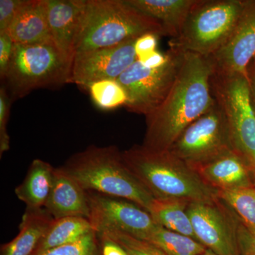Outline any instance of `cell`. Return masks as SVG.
Instances as JSON below:
<instances>
[{
  "label": "cell",
  "instance_id": "1",
  "mask_svg": "<svg viewBox=\"0 0 255 255\" xmlns=\"http://www.w3.org/2000/svg\"><path fill=\"white\" fill-rule=\"evenodd\" d=\"M214 65L210 57L184 53L173 86L162 104L146 116L142 145L167 151L194 121L216 105L211 88Z\"/></svg>",
  "mask_w": 255,
  "mask_h": 255
},
{
  "label": "cell",
  "instance_id": "2",
  "mask_svg": "<svg viewBox=\"0 0 255 255\" xmlns=\"http://www.w3.org/2000/svg\"><path fill=\"white\" fill-rule=\"evenodd\" d=\"M122 157L128 168L155 199L189 203L218 199V191L169 150L158 152L134 145L122 152Z\"/></svg>",
  "mask_w": 255,
  "mask_h": 255
},
{
  "label": "cell",
  "instance_id": "3",
  "mask_svg": "<svg viewBox=\"0 0 255 255\" xmlns=\"http://www.w3.org/2000/svg\"><path fill=\"white\" fill-rule=\"evenodd\" d=\"M62 167L86 191L122 198L147 212L155 199L128 168L116 146H90Z\"/></svg>",
  "mask_w": 255,
  "mask_h": 255
},
{
  "label": "cell",
  "instance_id": "4",
  "mask_svg": "<svg viewBox=\"0 0 255 255\" xmlns=\"http://www.w3.org/2000/svg\"><path fill=\"white\" fill-rule=\"evenodd\" d=\"M146 33L167 36L160 23L125 0H87L75 53L112 48Z\"/></svg>",
  "mask_w": 255,
  "mask_h": 255
},
{
  "label": "cell",
  "instance_id": "5",
  "mask_svg": "<svg viewBox=\"0 0 255 255\" xmlns=\"http://www.w3.org/2000/svg\"><path fill=\"white\" fill-rule=\"evenodd\" d=\"M73 60L61 53L54 42L15 44L3 85L11 100L41 88H58L70 83Z\"/></svg>",
  "mask_w": 255,
  "mask_h": 255
},
{
  "label": "cell",
  "instance_id": "6",
  "mask_svg": "<svg viewBox=\"0 0 255 255\" xmlns=\"http://www.w3.org/2000/svg\"><path fill=\"white\" fill-rule=\"evenodd\" d=\"M244 0H197L170 49L210 57L227 42L237 24Z\"/></svg>",
  "mask_w": 255,
  "mask_h": 255
},
{
  "label": "cell",
  "instance_id": "7",
  "mask_svg": "<svg viewBox=\"0 0 255 255\" xmlns=\"http://www.w3.org/2000/svg\"><path fill=\"white\" fill-rule=\"evenodd\" d=\"M211 88L227 122L235 152L255 174V112L248 78L239 74L214 70Z\"/></svg>",
  "mask_w": 255,
  "mask_h": 255
},
{
  "label": "cell",
  "instance_id": "8",
  "mask_svg": "<svg viewBox=\"0 0 255 255\" xmlns=\"http://www.w3.org/2000/svg\"><path fill=\"white\" fill-rule=\"evenodd\" d=\"M167 55V62L159 68H147L136 60L117 79L127 92L128 111L146 117L165 100L182 66L184 53L169 48Z\"/></svg>",
  "mask_w": 255,
  "mask_h": 255
},
{
  "label": "cell",
  "instance_id": "9",
  "mask_svg": "<svg viewBox=\"0 0 255 255\" xmlns=\"http://www.w3.org/2000/svg\"><path fill=\"white\" fill-rule=\"evenodd\" d=\"M168 150L192 168L235 151L227 122L216 102L182 132Z\"/></svg>",
  "mask_w": 255,
  "mask_h": 255
},
{
  "label": "cell",
  "instance_id": "10",
  "mask_svg": "<svg viewBox=\"0 0 255 255\" xmlns=\"http://www.w3.org/2000/svg\"><path fill=\"white\" fill-rule=\"evenodd\" d=\"M88 221L97 233L119 231L147 241L158 225L146 210L122 198L87 191Z\"/></svg>",
  "mask_w": 255,
  "mask_h": 255
},
{
  "label": "cell",
  "instance_id": "11",
  "mask_svg": "<svg viewBox=\"0 0 255 255\" xmlns=\"http://www.w3.org/2000/svg\"><path fill=\"white\" fill-rule=\"evenodd\" d=\"M187 211L196 241L217 255H241L236 216L219 199L189 203Z\"/></svg>",
  "mask_w": 255,
  "mask_h": 255
},
{
  "label": "cell",
  "instance_id": "12",
  "mask_svg": "<svg viewBox=\"0 0 255 255\" xmlns=\"http://www.w3.org/2000/svg\"><path fill=\"white\" fill-rule=\"evenodd\" d=\"M135 40L112 48L75 53L70 83L86 89L99 80H117L137 60Z\"/></svg>",
  "mask_w": 255,
  "mask_h": 255
},
{
  "label": "cell",
  "instance_id": "13",
  "mask_svg": "<svg viewBox=\"0 0 255 255\" xmlns=\"http://www.w3.org/2000/svg\"><path fill=\"white\" fill-rule=\"evenodd\" d=\"M255 58V0H244V6L227 42L210 56L214 70L239 74L248 78V69Z\"/></svg>",
  "mask_w": 255,
  "mask_h": 255
},
{
  "label": "cell",
  "instance_id": "14",
  "mask_svg": "<svg viewBox=\"0 0 255 255\" xmlns=\"http://www.w3.org/2000/svg\"><path fill=\"white\" fill-rule=\"evenodd\" d=\"M47 17L55 46L73 60L87 0H46Z\"/></svg>",
  "mask_w": 255,
  "mask_h": 255
},
{
  "label": "cell",
  "instance_id": "15",
  "mask_svg": "<svg viewBox=\"0 0 255 255\" xmlns=\"http://www.w3.org/2000/svg\"><path fill=\"white\" fill-rule=\"evenodd\" d=\"M206 184L216 191L255 187V174L235 151L193 168Z\"/></svg>",
  "mask_w": 255,
  "mask_h": 255
},
{
  "label": "cell",
  "instance_id": "16",
  "mask_svg": "<svg viewBox=\"0 0 255 255\" xmlns=\"http://www.w3.org/2000/svg\"><path fill=\"white\" fill-rule=\"evenodd\" d=\"M44 209L54 219L65 217L88 219L87 191L63 167L55 168L53 186Z\"/></svg>",
  "mask_w": 255,
  "mask_h": 255
},
{
  "label": "cell",
  "instance_id": "17",
  "mask_svg": "<svg viewBox=\"0 0 255 255\" xmlns=\"http://www.w3.org/2000/svg\"><path fill=\"white\" fill-rule=\"evenodd\" d=\"M8 33L15 44L53 42L47 17L46 0H28Z\"/></svg>",
  "mask_w": 255,
  "mask_h": 255
},
{
  "label": "cell",
  "instance_id": "18",
  "mask_svg": "<svg viewBox=\"0 0 255 255\" xmlns=\"http://www.w3.org/2000/svg\"><path fill=\"white\" fill-rule=\"evenodd\" d=\"M127 4L160 23L167 36H179L197 0H125Z\"/></svg>",
  "mask_w": 255,
  "mask_h": 255
},
{
  "label": "cell",
  "instance_id": "19",
  "mask_svg": "<svg viewBox=\"0 0 255 255\" xmlns=\"http://www.w3.org/2000/svg\"><path fill=\"white\" fill-rule=\"evenodd\" d=\"M53 218L45 209H26L16 237L1 248V255H32Z\"/></svg>",
  "mask_w": 255,
  "mask_h": 255
},
{
  "label": "cell",
  "instance_id": "20",
  "mask_svg": "<svg viewBox=\"0 0 255 255\" xmlns=\"http://www.w3.org/2000/svg\"><path fill=\"white\" fill-rule=\"evenodd\" d=\"M55 168L40 159L33 160L24 180L15 189V194L26 209H44L49 197Z\"/></svg>",
  "mask_w": 255,
  "mask_h": 255
},
{
  "label": "cell",
  "instance_id": "21",
  "mask_svg": "<svg viewBox=\"0 0 255 255\" xmlns=\"http://www.w3.org/2000/svg\"><path fill=\"white\" fill-rule=\"evenodd\" d=\"M92 231L91 224L86 218L53 219L32 255L78 241Z\"/></svg>",
  "mask_w": 255,
  "mask_h": 255
},
{
  "label": "cell",
  "instance_id": "22",
  "mask_svg": "<svg viewBox=\"0 0 255 255\" xmlns=\"http://www.w3.org/2000/svg\"><path fill=\"white\" fill-rule=\"evenodd\" d=\"M187 201L169 199H154L149 214L156 224L173 232L196 240L192 224L187 214Z\"/></svg>",
  "mask_w": 255,
  "mask_h": 255
},
{
  "label": "cell",
  "instance_id": "23",
  "mask_svg": "<svg viewBox=\"0 0 255 255\" xmlns=\"http://www.w3.org/2000/svg\"><path fill=\"white\" fill-rule=\"evenodd\" d=\"M147 242L167 255H199L207 249L193 238L159 226L152 233Z\"/></svg>",
  "mask_w": 255,
  "mask_h": 255
},
{
  "label": "cell",
  "instance_id": "24",
  "mask_svg": "<svg viewBox=\"0 0 255 255\" xmlns=\"http://www.w3.org/2000/svg\"><path fill=\"white\" fill-rule=\"evenodd\" d=\"M218 199L250 229L255 231V187L218 191Z\"/></svg>",
  "mask_w": 255,
  "mask_h": 255
},
{
  "label": "cell",
  "instance_id": "25",
  "mask_svg": "<svg viewBox=\"0 0 255 255\" xmlns=\"http://www.w3.org/2000/svg\"><path fill=\"white\" fill-rule=\"evenodd\" d=\"M86 89L95 105L101 110H114L127 105V92L117 80H99L89 85Z\"/></svg>",
  "mask_w": 255,
  "mask_h": 255
},
{
  "label": "cell",
  "instance_id": "26",
  "mask_svg": "<svg viewBox=\"0 0 255 255\" xmlns=\"http://www.w3.org/2000/svg\"><path fill=\"white\" fill-rule=\"evenodd\" d=\"M36 255H102L98 234L92 231L78 241Z\"/></svg>",
  "mask_w": 255,
  "mask_h": 255
},
{
  "label": "cell",
  "instance_id": "27",
  "mask_svg": "<svg viewBox=\"0 0 255 255\" xmlns=\"http://www.w3.org/2000/svg\"><path fill=\"white\" fill-rule=\"evenodd\" d=\"M103 233L120 245L128 255H167L152 243L138 239L127 233L119 231H109Z\"/></svg>",
  "mask_w": 255,
  "mask_h": 255
},
{
  "label": "cell",
  "instance_id": "28",
  "mask_svg": "<svg viewBox=\"0 0 255 255\" xmlns=\"http://www.w3.org/2000/svg\"><path fill=\"white\" fill-rule=\"evenodd\" d=\"M12 102L11 97L3 85L0 88V156L9 150V135L6 130L9 120L10 107Z\"/></svg>",
  "mask_w": 255,
  "mask_h": 255
},
{
  "label": "cell",
  "instance_id": "29",
  "mask_svg": "<svg viewBox=\"0 0 255 255\" xmlns=\"http://www.w3.org/2000/svg\"><path fill=\"white\" fill-rule=\"evenodd\" d=\"M28 0H0V33L9 31L16 16Z\"/></svg>",
  "mask_w": 255,
  "mask_h": 255
},
{
  "label": "cell",
  "instance_id": "30",
  "mask_svg": "<svg viewBox=\"0 0 255 255\" xmlns=\"http://www.w3.org/2000/svg\"><path fill=\"white\" fill-rule=\"evenodd\" d=\"M235 215V214H234ZM236 219V235L241 255H255V231L250 229Z\"/></svg>",
  "mask_w": 255,
  "mask_h": 255
},
{
  "label": "cell",
  "instance_id": "31",
  "mask_svg": "<svg viewBox=\"0 0 255 255\" xmlns=\"http://www.w3.org/2000/svg\"><path fill=\"white\" fill-rule=\"evenodd\" d=\"M15 43L8 32L0 33V77L4 79L14 53Z\"/></svg>",
  "mask_w": 255,
  "mask_h": 255
},
{
  "label": "cell",
  "instance_id": "32",
  "mask_svg": "<svg viewBox=\"0 0 255 255\" xmlns=\"http://www.w3.org/2000/svg\"><path fill=\"white\" fill-rule=\"evenodd\" d=\"M159 36L153 33H146L137 38L135 42L137 60L142 61L157 51Z\"/></svg>",
  "mask_w": 255,
  "mask_h": 255
},
{
  "label": "cell",
  "instance_id": "33",
  "mask_svg": "<svg viewBox=\"0 0 255 255\" xmlns=\"http://www.w3.org/2000/svg\"><path fill=\"white\" fill-rule=\"evenodd\" d=\"M100 239L102 255H128L125 250L117 242L105 233H97Z\"/></svg>",
  "mask_w": 255,
  "mask_h": 255
},
{
  "label": "cell",
  "instance_id": "34",
  "mask_svg": "<svg viewBox=\"0 0 255 255\" xmlns=\"http://www.w3.org/2000/svg\"><path fill=\"white\" fill-rule=\"evenodd\" d=\"M248 75L252 105L255 112V58L248 67Z\"/></svg>",
  "mask_w": 255,
  "mask_h": 255
},
{
  "label": "cell",
  "instance_id": "35",
  "mask_svg": "<svg viewBox=\"0 0 255 255\" xmlns=\"http://www.w3.org/2000/svg\"><path fill=\"white\" fill-rule=\"evenodd\" d=\"M217 255L216 254H215V253H213L212 251H209V250L206 249V251L205 252H204V253H201V255Z\"/></svg>",
  "mask_w": 255,
  "mask_h": 255
}]
</instances>
